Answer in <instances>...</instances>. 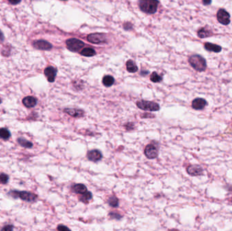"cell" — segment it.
Returning a JSON list of instances; mask_svg holds the SVG:
<instances>
[{
	"instance_id": "5",
	"label": "cell",
	"mask_w": 232,
	"mask_h": 231,
	"mask_svg": "<svg viewBox=\"0 0 232 231\" xmlns=\"http://www.w3.org/2000/svg\"><path fill=\"white\" fill-rule=\"evenodd\" d=\"M67 47L69 50L76 52L80 51L81 49L83 48L85 45V44L83 41L80 40H77L76 38H71L67 40L66 41Z\"/></svg>"
},
{
	"instance_id": "19",
	"label": "cell",
	"mask_w": 232,
	"mask_h": 231,
	"mask_svg": "<svg viewBox=\"0 0 232 231\" xmlns=\"http://www.w3.org/2000/svg\"><path fill=\"white\" fill-rule=\"evenodd\" d=\"M211 35L212 32L209 31L208 29H206V28H202V29H199L198 31V36L202 39L209 37Z\"/></svg>"
},
{
	"instance_id": "35",
	"label": "cell",
	"mask_w": 232,
	"mask_h": 231,
	"mask_svg": "<svg viewBox=\"0 0 232 231\" xmlns=\"http://www.w3.org/2000/svg\"><path fill=\"white\" fill-rule=\"evenodd\" d=\"M169 231H179V230H177V229H172V230H169Z\"/></svg>"
},
{
	"instance_id": "30",
	"label": "cell",
	"mask_w": 232,
	"mask_h": 231,
	"mask_svg": "<svg viewBox=\"0 0 232 231\" xmlns=\"http://www.w3.org/2000/svg\"><path fill=\"white\" fill-rule=\"evenodd\" d=\"M13 229H14V226L12 225H8L5 226H3L1 231H13Z\"/></svg>"
},
{
	"instance_id": "14",
	"label": "cell",
	"mask_w": 232,
	"mask_h": 231,
	"mask_svg": "<svg viewBox=\"0 0 232 231\" xmlns=\"http://www.w3.org/2000/svg\"><path fill=\"white\" fill-rule=\"evenodd\" d=\"M64 112L73 117H81L84 115V112L82 110L77 109H65Z\"/></svg>"
},
{
	"instance_id": "36",
	"label": "cell",
	"mask_w": 232,
	"mask_h": 231,
	"mask_svg": "<svg viewBox=\"0 0 232 231\" xmlns=\"http://www.w3.org/2000/svg\"><path fill=\"white\" fill-rule=\"evenodd\" d=\"M1 103H2V100H1V99H0V104H1Z\"/></svg>"
},
{
	"instance_id": "22",
	"label": "cell",
	"mask_w": 232,
	"mask_h": 231,
	"mask_svg": "<svg viewBox=\"0 0 232 231\" xmlns=\"http://www.w3.org/2000/svg\"><path fill=\"white\" fill-rule=\"evenodd\" d=\"M114 81H115V79H114V78L111 75H106L103 77V83L104 86L107 87L112 86L114 83Z\"/></svg>"
},
{
	"instance_id": "2",
	"label": "cell",
	"mask_w": 232,
	"mask_h": 231,
	"mask_svg": "<svg viewBox=\"0 0 232 231\" xmlns=\"http://www.w3.org/2000/svg\"><path fill=\"white\" fill-rule=\"evenodd\" d=\"M158 3L159 2L155 0H145L139 2V7L142 12L152 15L156 12Z\"/></svg>"
},
{
	"instance_id": "13",
	"label": "cell",
	"mask_w": 232,
	"mask_h": 231,
	"mask_svg": "<svg viewBox=\"0 0 232 231\" xmlns=\"http://www.w3.org/2000/svg\"><path fill=\"white\" fill-rule=\"evenodd\" d=\"M207 105L206 101L203 98H198L192 102V107L195 110H202L204 109Z\"/></svg>"
},
{
	"instance_id": "18",
	"label": "cell",
	"mask_w": 232,
	"mask_h": 231,
	"mask_svg": "<svg viewBox=\"0 0 232 231\" xmlns=\"http://www.w3.org/2000/svg\"><path fill=\"white\" fill-rule=\"evenodd\" d=\"M79 199L80 201L83 202L84 203H88L92 199V195L91 193V192L87 191L86 193H84V195H81Z\"/></svg>"
},
{
	"instance_id": "12",
	"label": "cell",
	"mask_w": 232,
	"mask_h": 231,
	"mask_svg": "<svg viewBox=\"0 0 232 231\" xmlns=\"http://www.w3.org/2000/svg\"><path fill=\"white\" fill-rule=\"evenodd\" d=\"M33 46L38 49L41 50H50L52 48V45L49 42L45 40H38L33 43Z\"/></svg>"
},
{
	"instance_id": "31",
	"label": "cell",
	"mask_w": 232,
	"mask_h": 231,
	"mask_svg": "<svg viewBox=\"0 0 232 231\" xmlns=\"http://www.w3.org/2000/svg\"><path fill=\"white\" fill-rule=\"evenodd\" d=\"M124 27L126 30H130V29H132V28H133V25H132L130 23H127L124 24Z\"/></svg>"
},
{
	"instance_id": "23",
	"label": "cell",
	"mask_w": 232,
	"mask_h": 231,
	"mask_svg": "<svg viewBox=\"0 0 232 231\" xmlns=\"http://www.w3.org/2000/svg\"><path fill=\"white\" fill-rule=\"evenodd\" d=\"M18 143H19V144L20 146H22V147L24 148H29L33 147V144H32V143H31V142L28 141L25 139H24V138H19V139H18Z\"/></svg>"
},
{
	"instance_id": "7",
	"label": "cell",
	"mask_w": 232,
	"mask_h": 231,
	"mask_svg": "<svg viewBox=\"0 0 232 231\" xmlns=\"http://www.w3.org/2000/svg\"><path fill=\"white\" fill-rule=\"evenodd\" d=\"M144 153L146 157L149 159H155L158 157L159 154L158 147L153 144H148L145 148Z\"/></svg>"
},
{
	"instance_id": "3",
	"label": "cell",
	"mask_w": 232,
	"mask_h": 231,
	"mask_svg": "<svg viewBox=\"0 0 232 231\" xmlns=\"http://www.w3.org/2000/svg\"><path fill=\"white\" fill-rule=\"evenodd\" d=\"M9 195H11L14 198H20L22 200L27 202H33L36 201L37 199L36 195L27 191L12 190L10 192Z\"/></svg>"
},
{
	"instance_id": "4",
	"label": "cell",
	"mask_w": 232,
	"mask_h": 231,
	"mask_svg": "<svg viewBox=\"0 0 232 231\" xmlns=\"http://www.w3.org/2000/svg\"><path fill=\"white\" fill-rule=\"evenodd\" d=\"M137 105L139 109L144 111H158L160 110V106L158 104L154 102L140 101L137 102Z\"/></svg>"
},
{
	"instance_id": "21",
	"label": "cell",
	"mask_w": 232,
	"mask_h": 231,
	"mask_svg": "<svg viewBox=\"0 0 232 231\" xmlns=\"http://www.w3.org/2000/svg\"><path fill=\"white\" fill-rule=\"evenodd\" d=\"M80 54L84 56L90 57V56H93L96 54V52L94 49H92L91 48H86L82 49Z\"/></svg>"
},
{
	"instance_id": "11",
	"label": "cell",
	"mask_w": 232,
	"mask_h": 231,
	"mask_svg": "<svg viewBox=\"0 0 232 231\" xmlns=\"http://www.w3.org/2000/svg\"><path fill=\"white\" fill-rule=\"evenodd\" d=\"M57 70L53 66H48L44 70V74L49 82H54L56 76Z\"/></svg>"
},
{
	"instance_id": "16",
	"label": "cell",
	"mask_w": 232,
	"mask_h": 231,
	"mask_svg": "<svg viewBox=\"0 0 232 231\" xmlns=\"http://www.w3.org/2000/svg\"><path fill=\"white\" fill-rule=\"evenodd\" d=\"M72 190L75 193L84 195L88 191L87 187L83 184H76L72 186Z\"/></svg>"
},
{
	"instance_id": "28",
	"label": "cell",
	"mask_w": 232,
	"mask_h": 231,
	"mask_svg": "<svg viewBox=\"0 0 232 231\" xmlns=\"http://www.w3.org/2000/svg\"><path fill=\"white\" fill-rule=\"evenodd\" d=\"M109 216L112 219L120 220L122 218V216H121L120 214H117V213H116V212H111L109 213Z\"/></svg>"
},
{
	"instance_id": "17",
	"label": "cell",
	"mask_w": 232,
	"mask_h": 231,
	"mask_svg": "<svg viewBox=\"0 0 232 231\" xmlns=\"http://www.w3.org/2000/svg\"><path fill=\"white\" fill-rule=\"evenodd\" d=\"M204 48L206 49L207 51H210V52H216V53H219L221 51V47L219 45H216L212 43H209V42H207V43L204 44Z\"/></svg>"
},
{
	"instance_id": "6",
	"label": "cell",
	"mask_w": 232,
	"mask_h": 231,
	"mask_svg": "<svg viewBox=\"0 0 232 231\" xmlns=\"http://www.w3.org/2000/svg\"><path fill=\"white\" fill-rule=\"evenodd\" d=\"M87 40L90 43L94 44H105L107 42V38L103 33H92L88 35Z\"/></svg>"
},
{
	"instance_id": "37",
	"label": "cell",
	"mask_w": 232,
	"mask_h": 231,
	"mask_svg": "<svg viewBox=\"0 0 232 231\" xmlns=\"http://www.w3.org/2000/svg\"><path fill=\"white\" fill-rule=\"evenodd\" d=\"M231 202H232V198H231Z\"/></svg>"
},
{
	"instance_id": "10",
	"label": "cell",
	"mask_w": 232,
	"mask_h": 231,
	"mask_svg": "<svg viewBox=\"0 0 232 231\" xmlns=\"http://www.w3.org/2000/svg\"><path fill=\"white\" fill-rule=\"evenodd\" d=\"M102 157L103 155L101 152L98 150H96V149L88 151L87 153V158L91 161H99L102 159Z\"/></svg>"
},
{
	"instance_id": "24",
	"label": "cell",
	"mask_w": 232,
	"mask_h": 231,
	"mask_svg": "<svg viewBox=\"0 0 232 231\" xmlns=\"http://www.w3.org/2000/svg\"><path fill=\"white\" fill-rule=\"evenodd\" d=\"M109 205L112 207H117L119 205V199L116 196H112L108 199Z\"/></svg>"
},
{
	"instance_id": "33",
	"label": "cell",
	"mask_w": 232,
	"mask_h": 231,
	"mask_svg": "<svg viewBox=\"0 0 232 231\" xmlns=\"http://www.w3.org/2000/svg\"><path fill=\"white\" fill-rule=\"evenodd\" d=\"M10 3H12V4H16V3H20V2H12V1H10Z\"/></svg>"
},
{
	"instance_id": "29",
	"label": "cell",
	"mask_w": 232,
	"mask_h": 231,
	"mask_svg": "<svg viewBox=\"0 0 232 231\" xmlns=\"http://www.w3.org/2000/svg\"><path fill=\"white\" fill-rule=\"evenodd\" d=\"M57 230L58 231H71L68 227L64 226L63 225H60L57 227Z\"/></svg>"
},
{
	"instance_id": "26",
	"label": "cell",
	"mask_w": 232,
	"mask_h": 231,
	"mask_svg": "<svg viewBox=\"0 0 232 231\" xmlns=\"http://www.w3.org/2000/svg\"><path fill=\"white\" fill-rule=\"evenodd\" d=\"M150 79L152 81V82L154 83H158L160 82L162 80V77L159 75L156 72H153L150 77Z\"/></svg>"
},
{
	"instance_id": "15",
	"label": "cell",
	"mask_w": 232,
	"mask_h": 231,
	"mask_svg": "<svg viewBox=\"0 0 232 231\" xmlns=\"http://www.w3.org/2000/svg\"><path fill=\"white\" fill-rule=\"evenodd\" d=\"M23 105L27 108H32L37 105V99L33 96H27L23 100Z\"/></svg>"
},
{
	"instance_id": "1",
	"label": "cell",
	"mask_w": 232,
	"mask_h": 231,
	"mask_svg": "<svg viewBox=\"0 0 232 231\" xmlns=\"http://www.w3.org/2000/svg\"><path fill=\"white\" fill-rule=\"evenodd\" d=\"M189 62L195 70L199 72L204 71L206 69V60L199 55H192L189 58Z\"/></svg>"
},
{
	"instance_id": "25",
	"label": "cell",
	"mask_w": 232,
	"mask_h": 231,
	"mask_svg": "<svg viewBox=\"0 0 232 231\" xmlns=\"http://www.w3.org/2000/svg\"><path fill=\"white\" fill-rule=\"evenodd\" d=\"M10 137V132L6 128L0 129V138L3 140H8Z\"/></svg>"
},
{
	"instance_id": "20",
	"label": "cell",
	"mask_w": 232,
	"mask_h": 231,
	"mask_svg": "<svg viewBox=\"0 0 232 231\" xmlns=\"http://www.w3.org/2000/svg\"><path fill=\"white\" fill-rule=\"evenodd\" d=\"M126 69L128 72L130 73H135L138 71V67L133 60H128L126 62Z\"/></svg>"
},
{
	"instance_id": "32",
	"label": "cell",
	"mask_w": 232,
	"mask_h": 231,
	"mask_svg": "<svg viewBox=\"0 0 232 231\" xmlns=\"http://www.w3.org/2000/svg\"><path fill=\"white\" fill-rule=\"evenodd\" d=\"M3 38H4V37H3V33H2V31H0V40L3 41Z\"/></svg>"
},
{
	"instance_id": "27",
	"label": "cell",
	"mask_w": 232,
	"mask_h": 231,
	"mask_svg": "<svg viewBox=\"0 0 232 231\" xmlns=\"http://www.w3.org/2000/svg\"><path fill=\"white\" fill-rule=\"evenodd\" d=\"M9 180V176L6 173L0 174V184H5L8 183Z\"/></svg>"
},
{
	"instance_id": "34",
	"label": "cell",
	"mask_w": 232,
	"mask_h": 231,
	"mask_svg": "<svg viewBox=\"0 0 232 231\" xmlns=\"http://www.w3.org/2000/svg\"><path fill=\"white\" fill-rule=\"evenodd\" d=\"M210 3H211V2H210V1H208V2L204 1V2H203V3H204V4H210Z\"/></svg>"
},
{
	"instance_id": "9",
	"label": "cell",
	"mask_w": 232,
	"mask_h": 231,
	"mask_svg": "<svg viewBox=\"0 0 232 231\" xmlns=\"http://www.w3.org/2000/svg\"><path fill=\"white\" fill-rule=\"evenodd\" d=\"M187 172L192 176H200L203 173V169L200 165H192L187 168Z\"/></svg>"
},
{
	"instance_id": "8",
	"label": "cell",
	"mask_w": 232,
	"mask_h": 231,
	"mask_svg": "<svg viewBox=\"0 0 232 231\" xmlns=\"http://www.w3.org/2000/svg\"><path fill=\"white\" fill-rule=\"evenodd\" d=\"M217 18L219 22L223 25H227L230 23V15L225 9H220L217 12Z\"/></svg>"
}]
</instances>
